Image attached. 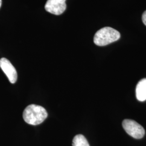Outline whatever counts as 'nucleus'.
Returning a JSON list of instances; mask_svg holds the SVG:
<instances>
[{"label": "nucleus", "mask_w": 146, "mask_h": 146, "mask_svg": "<svg viewBox=\"0 0 146 146\" xmlns=\"http://www.w3.org/2000/svg\"><path fill=\"white\" fill-rule=\"evenodd\" d=\"M48 113L41 106L32 104L27 106L23 111V118L29 125H38L47 119Z\"/></svg>", "instance_id": "nucleus-1"}, {"label": "nucleus", "mask_w": 146, "mask_h": 146, "mask_svg": "<svg viewBox=\"0 0 146 146\" xmlns=\"http://www.w3.org/2000/svg\"><path fill=\"white\" fill-rule=\"evenodd\" d=\"M120 38V33L114 29L107 27L97 31L94 37V43L99 46H104L117 41Z\"/></svg>", "instance_id": "nucleus-2"}, {"label": "nucleus", "mask_w": 146, "mask_h": 146, "mask_svg": "<svg viewBox=\"0 0 146 146\" xmlns=\"http://www.w3.org/2000/svg\"><path fill=\"white\" fill-rule=\"evenodd\" d=\"M122 126L129 135L136 139L142 138L145 134V131L143 127L134 120H123Z\"/></svg>", "instance_id": "nucleus-3"}, {"label": "nucleus", "mask_w": 146, "mask_h": 146, "mask_svg": "<svg viewBox=\"0 0 146 146\" xmlns=\"http://www.w3.org/2000/svg\"><path fill=\"white\" fill-rule=\"evenodd\" d=\"M66 1L48 0L45 5V9L52 14L56 15H61L66 9Z\"/></svg>", "instance_id": "nucleus-4"}, {"label": "nucleus", "mask_w": 146, "mask_h": 146, "mask_svg": "<svg viewBox=\"0 0 146 146\" xmlns=\"http://www.w3.org/2000/svg\"><path fill=\"white\" fill-rule=\"evenodd\" d=\"M0 68L5 73L11 84H15L17 79V73L11 62L5 58H1Z\"/></svg>", "instance_id": "nucleus-5"}, {"label": "nucleus", "mask_w": 146, "mask_h": 146, "mask_svg": "<svg viewBox=\"0 0 146 146\" xmlns=\"http://www.w3.org/2000/svg\"><path fill=\"white\" fill-rule=\"evenodd\" d=\"M136 98L140 101L146 100V78H143L140 81L136 88Z\"/></svg>", "instance_id": "nucleus-6"}, {"label": "nucleus", "mask_w": 146, "mask_h": 146, "mask_svg": "<svg viewBox=\"0 0 146 146\" xmlns=\"http://www.w3.org/2000/svg\"><path fill=\"white\" fill-rule=\"evenodd\" d=\"M73 146H90L86 138L82 134L75 136L73 139Z\"/></svg>", "instance_id": "nucleus-7"}, {"label": "nucleus", "mask_w": 146, "mask_h": 146, "mask_svg": "<svg viewBox=\"0 0 146 146\" xmlns=\"http://www.w3.org/2000/svg\"><path fill=\"white\" fill-rule=\"evenodd\" d=\"M142 20L145 25L146 26V11L143 13V15L142 16Z\"/></svg>", "instance_id": "nucleus-8"}, {"label": "nucleus", "mask_w": 146, "mask_h": 146, "mask_svg": "<svg viewBox=\"0 0 146 146\" xmlns=\"http://www.w3.org/2000/svg\"><path fill=\"white\" fill-rule=\"evenodd\" d=\"M1 5H2V0H0V8L1 7Z\"/></svg>", "instance_id": "nucleus-9"}]
</instances>
